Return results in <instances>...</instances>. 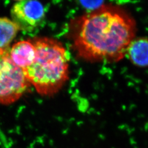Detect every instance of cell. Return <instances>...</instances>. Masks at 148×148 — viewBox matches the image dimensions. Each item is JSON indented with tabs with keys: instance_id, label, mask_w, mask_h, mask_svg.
Wrapping results in <instances>:
<instances>
[{
	"instance_id": "3957f363",
	"label": "cell",
	"mask_w": 148,
	"mask_h": 148,
	"mask_svg": "<svg viewBox=\"0 0 148 148\" xmlns=\"http://www.w3.org/2000/svg\"><path fill=\"white\" fill-rule=\"evenodd\" d=\"M22 69L14 63L9 48L0 50V104L19 100L30 86Z\"/></svg>"
},
{
	"instance_id": "ba28073f",
	"label": "cell",
	"mask_w": 148,
	"mask_h": 148,
	"mask_svg": "<svg viewBox=\"0 0 148 148\" xmlns=\"http://www.w3.org/2000/svg\"><path fill=\"white\" fill-rule=\"evenodd\" d=\"M82 5L85 6L87 9L94 10L95 11L99 9L103 5V1H86V2H81Z\"/></svg>"
},
{
	"instance_id": "7a4b0ae2",
	"label": "cell",
	"mask_w": 148,
	"mask_h": 148,
	"mask_svg": "<svg viewBox=\"0 0 148 148\" xmlns=\"http://www.w3.org/2000/svg\"><path fill=\"white\" fill-rule=\"evenodd\" d=\"M30 41L36 56L32 65L23 70L24 75L38 94L53 95L69 79V58L66 49L52 38L35 37Z\"/></svg>"
},
{
	"instance_id": "52a82bcc",
	"label": "cell",
	"mask_w": 148,
	"mask_h": 148,
	"mask_svg": "<svg viewBox=\"0 0 148 148\" xmlns=\"http://www.w3.org/2000/svg\"><path fill=\"white\" fill-rule=\"evenodd\" d=\"M19 31V27L12 20L0 17V50L8 48Z\"/></svg>"
},
{
	"instance_id": "277c9868",
	"label": "cell",
	"mask_w": 148,
	"mask_h": 148,
	"mask_svg": "<svg viewBox=\"0 0 148 148\" xmlns=\"http://www.w3.org/2000/svg\"><path fill=\"white\" fill-rule=\"evenodd\" d=\"M11 16L20 30L32 31L42 22L45 12L38 1H18L12 7Z\"/></svg>"
},
{
	"instance_id": "6da1fadb",
	"label": "cell",
	"mask_w": 148,
	"mask_h": 148,
	"mask_svg": "<svg viewBox=\"0 0 148 148\" xmlns=\"http://www.w3.org/2000/svg\"><path fill=\"white\" fill-rule=\"evenodd\" d=\"M136 29L134 19L124 10L103 5L81 19L74 48L86 60L117 62L126 56Z\"/></svg>"
},
{
	"instance_id": "5b68a950",
	"label": "cell",
	"mask_w": 148,
	"mask_h": 148,
	"mask_svg": "<svg viewBox=\"0 0 148 148\" xmlns=\"http://www.w3.org/2000/svg\"><path fill=\"white\" fill-rule=\"evenodd\" d=\"M35 56L36 49L30 40L19 41L10 49V57L12 62L23 70L32 65Z\"/></svg>"
},
{
	"instance_id": "8992f818",
	"label": "cell",
	"mask_w": 148,
	"mask_h": 148,
	"mask_svg": "<svg viewBox=\"0 0 148 148\" xmlns=\"http://www.w3.org/2000/svg\"><path fill=\"white\" fill-rule=\"evenodd\" d=\"M126 56L134 65L148 67V37H135L128 47Z\"/></svg>"
}]
</instances>
